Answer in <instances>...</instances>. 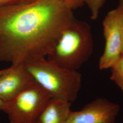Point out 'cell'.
<instances>
[{
    "label": "cell",
    "instance_id": "9a60e30c",
    "mask_svg": "<svg viewBox=\"0 0 123 123\" xmlns=\"http://www.w3.org/2000/svg\"><path fill=\"white\" fill-rule=\"evenodd\" d=\"M4 104L5 103L3 102H2L1 100H0V110H1Z\"/></svg>",
    "mask_w": 123,
    "mask_h": 123
},
{
    "label": "cell",
    "instance_id": "7a4b0ae2",
    "mask_svg": "<svg viewBox=\"0 0 123 123\" xmlns=\"http://www.w3.org/2000/svg\"><path fill=\"white\" fill-rule=\"evenodd\" d=\"M93 47L91 27L75 18L62 31L47 59L62 68L77 70L91 57Z\"/></svg>",
    "mask_w": 123,
    "mask_h": 123
},
{
    "label": "cell",
    "instance_id": "30bf717a",
    "mask_svg": "<svg viewBox=\"0 0 123 123\" xmlns=\"http://www.w3.org/2000/svg\"><path fill=\"white\" fill-rule=\"evenodd\" d=\"M105 0H84V3L87 5L91 13L90 18L95 20L98 17L100 10Z\"/></svg>",
    "mask_w": 123,
    "mask_h": 123
},
{
    "label": "cell",
    "instance_id": "5bb4252c",
    "mask_svg": "<svg viewBox=\"0 0 123 123\" xmlns=\"http://www.w3.org/2000/svg\"><path fill=\"white\" fill-rule=\"evenodd\" d=\"M118 7L123 11V0H119V3Z\"/></svg>",
    "mask_w": 123,
    "mask_h": 123
},
{
    "label": "cell",
    "instance_id": "5b68a950",
    "mask_svg": "<svg viewBox=\"0 0 123 123\" xmlns=\"http://www.w3.org/2000/svg\"><path fill=\"white\" fill-rule=\"evenodd\" d=\"M123 11L117 7L107 13L103 22L105 47L99 61L101 70L111 68L122 55L121 24Z\"/></svg>",
    "mask_w": 123,
    "mask_h": 123
},
{
    "label": "cell",
    "instance_id": "6da1fadb",
    "mask_svg": "<svg viewBox=\"0 0 123 123\" xmlns=\"http://www.w3.org/2000/svg\"><path fill=\"white\" fill-rule=\"evenodd\" d=\"M60 0L0 6V61L23 64L46 57L75 18Z\"/></svg>",
    "mask_w": 123,
    "mask_h": 123
},
{
    "label": "cell",
    "instance_id": "9c48e42d",
    "mask_svg": "<svg viewBox=\"0 0 123 123\" xmlns=\"http://www.w3.org/2000/svg\"><path fill=\"white\" fill-rule=\"evenodd\" d=\"M111 69L110 79L121 89L123 93V53Z\"/></svg>",
    "mask_w": 123,
    "mask_h": 123
},
{
    "label": "cell",
    "instance_id": "4fadbf2b",
    "mask_svg": "<svg viewBox=\"0 0 123 123\" xmlns=\"http://www.w3.org/2000/svg\"><path fill=\"white\" fill-rule=\"evenodd\" d=\"M123 11V10H122ZM121 33H122V54L123 53V15L121 24Z\"/></svg>",
    "mask_w": 123,
    "mask_h": 123
},
{
    "label": "cell",
    "instance_id": "3957f363",
    "mask_svg": "<svg viewBox=\"0 0 123 123\" xmlns=\"http://www.w3.org/2000/svg\"><path fill=\"white\" fill-rule=\"evenodd\" d=\"M23 65L52 98L72 103L78 98L82 75L77 70L62 68L46 57L34 59Z\"/></svg>",
    "mask_w": 123,
    "mask_h": 123
},
{
    "label": "cell",
    "instance_id": "8992f818",
    "mask_svg": "<svg viewBox=\"0 0 123 123\" xmlns=\"http://www.w3.org/2000/svg\"><path fill=\"white\" fill-rule=\"evenodd\" d=\"M120 109L119 104L98 98L79 111L71 110L65 123H115Z\"/></svg>",
    "mask_w": 123,
    "mask_h": 123
},
{
    "label": "cell",
    "instance_id": "7c38bea8",
    "mask_svg": "<svg viewBox=\"0 0 123 123\" xmlns=\"http://www.w3.org/2000/svg\"><path fill=\"white\" fill-rule=\"evenodd\" d=\"M33 0H0V6L22 4Z\"/></svg>",
    "mask_w": 123,
    "mask_h": 123
},
{
    "label": "cell",
    "instance_id": "52a82bcc",
    "mask_svg": "<svg viewBox=\"0 0 123 123\" xmlns=\"http://www.w3.org/2000/svg\"><path fill=\"white\" fill-rule=\"evenodd\" d=\"M34 80L23 64H12L0 76V100L10 101Z\"/></svg>",
    "mask_w": 123,
    "mask_h": 123
},
{
    "label": "cell",
    "instance_id": "8fae6325",
    "mask_svg": "<svg viewBox=\"0 0 123 123\" xmlns=\"http://www.w3.org/2000/svg\"><path fill=\"white\" fill-rule=\"evenodd\" d=\"M65 3L73 10L82 7L84 3V0H60Z\"/></svg>",
    "mask_w": 123,
    "mask_h": 123
},
{
    "label": "cell",
    "instance_id": "277c9868",
    "mask_svg": "<svg viewBox=\"0 0 123 123\" xmlns=\"http://www.w3.org/2000/svg\"><path fill=\"white\" fill-rule=\"evenodd\" d=\"M35 80L13 99L5 103L1 110L10 123H35L52 99Z\"/></svg>",
    "mask_w": 123,
    "mask_h": 123
},
{
    "label": "cell",
    "instance_id": "2e32d148",
    "mask_svg": "<svg viewBox=\"0 0 123 123\" xmlns=\"http://www.w3.org/2000/svg\"><path fill=\"white\" fill-rule=\"evenodd\" d=\"M3 72H4V69L1 70H0V76L3 73Z\"/></svg>",
    "mask_w": 123,
    "mask_h": 123
},
{
    "label": "cell",
    "instance_id": "ba28073f",
    "mask_svg": "<svg viewBox=\"0 0 123 123\" xmlns=\"http://www.w3.org/2000/svg\"><path fill=\"white\" fill-rule=\"evenodd\" d=\"M72 103L52 98L35 123H65Z\"/></svg>",
    "mask_w": 123,
    "mask_h": 123
}]
</instances>
